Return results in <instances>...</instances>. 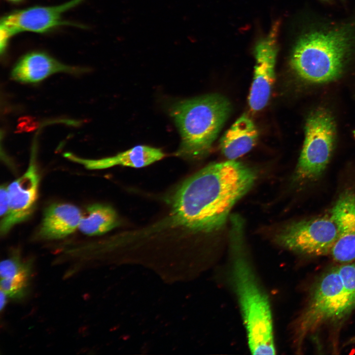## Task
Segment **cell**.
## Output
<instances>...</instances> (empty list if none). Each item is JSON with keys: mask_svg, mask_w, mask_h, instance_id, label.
<instances>
[{"mask_svg": "<svg viewBox=\"0 0 355 355\" xmlns=\"http://www.w3.org/2000/svg\"><path fill=\"white\" fill-rule=\"evenodd\" d=\"M256 174L235 160L213 163L184 180L171 199L173 227L211 233L225 223L236 203L252 187Z\"/></svg>", "mask_w": 355, "mask_h": 355, "instance_id": "obj_1", "label": "cell"}, {"mask_svg": "<svg viewBox=\"0 0 355 355\" xmlns=\"http://www.w3.org/2000/svg\"><path fill=\"white\" fill-rule=\"evenodd\" d=\"M230 222V281L241 308L248 347L253 355H274L270 303L246 253L244 222L239 216L232 217Z\"/></svg>", "mask_w": 355, "mask_h": 355, "instance_id": "obj_2", "label": "cell"}, {"mask_svg": "<svg viewBox=\"0 0 355 355\" xmlns=\"http://www.w3.org/2000/svg\"><path fill=\"white\" fill-rule=\"evenodd\" d=\"M355 47V22L311 30L296 41L290 64L297 75L306 82H329L341 74Z\"/></svg>", "mask_w": 355, "mask_h": 355, "instance_id": "obj_3", "label": "cell"}, {"mask_svg": "<svg viewBox=\"0 0 355 355\" xmlns=\"http://www.w3.org/2000/svg\"><path fill=\"white\" fill-rule=\"evenodd\" d=\"M232 110L229 100L218 94L183 100L171 109L181 142L175 155L197 159L210 150Z\"/></svg>", "mask_w": 355, "mask_h": 355, "instance_id": "obj_4", "label": "cell"}, {"mask_svg": "<svg viewBox=\"0 0 355 355\" xmlns=\"http://www.w3.org/2000/svg\"><path fill=\"white\" fill-rule=\"evenodd\" d=\"M355 309V292L343 282L338 265L328 269L313 284L307 306L297 320V347L321 325L343 320Z\"/></svg>", "mask_w": 355, "mask_h": 355, "instance_id": "obj_5", "label": "cell"}, {"mask_svg": "<svg viewBox=\"0 0 355 355\" xmlns=\"http://www.w3.org/2000/svg\"><path fill=\"white\" fill-rule=\"evenodd\" d=\"M335 123L330 112L323 108L312 111L305 127V140L296 168L298 180H312L325 170L333 150Z\"/></svg>", "mask_w": 355, "mask_h": 355, "instance_id": "obj_6", "label": "cell"}, {"mask_svg": "<svg viewBox=\"0 0 355 355\" xmlns=\"http://www.w3.org/2000/svg\"><path fill=\"white\" fill-rule=\"evenodd\" d=\"M337 236L330 215L292 223L279 232L276 240L291 251L317 256L329 254Z\"/></svg>", "mask_w": 355, "mask_h": 355, "instance_id": "obj_7", "label": "cell"}, {"mask_svg": "<svg viewBox=\"0 0 355 355\" xmlns=\"http://www.w3.org/2000/svg\"><path fill=\"white\" fill-rule=\"evenodd\" d=\"M277 29L276 25L255 47V64L248 97L249 106L253 111H260L267 105L275 82Z\"/></svg>", "mask_w": 355, "mask_h": 355, "instance_id": "obj_8", "label": "cell"}, {"mask_svg": "<svg viewBox=\"0 0 355 355\" xmlns=\"http://www.w3.org/2000/svg\"><path fill=\"white\" fill-rule=\"evenodd\" d=\"M35 151L33 148L30 162L25 172L7 185L10 210L7 217L0 221L1 235L7 233L16 224L26 220L34 210L39 182Z\"/></svg>", "mask_w": 355, "mask_h": 355, "instance_id": "obj_9", "label": "cell"}, {"mask_svg": "<svg viewBox=\"0 0 355 355\" xmlns=\"http://www.w3.org/2000/svg\"><path fill=\"white\" fill-rule=\"evenodd\" d=\"M83 0H71L54 6H34L13 11L4 16L0 25L12 36L22 32L44 33L61 25H71L62 20L67 11L76 6Z\"/></svg>", "mask_w": 355, "mask_h": 355, "instance_id": "obj_10", "label": "cell"}, {"mask_svg": "<svg viewBox=\"0 0 355 355\" xmlns=\"http://www.w3.org/2000/svg\"><path fill=\"white\" fill-rule=\"evenodd\" d=\"M331 216L337 226L338 236L329 255L344 264L355 260V194L346 191L332 208Z\"/></svg>", "mask_w": 355, "mask_h": 355, "instance_id": "obj_11", "label": "cell"}, {"mask_svg": "<svg viewBox=\"0 0 355 355\" xmlns=\"http://www.w3.org/2000/svg\"><path fill=\"white\" fill-rule=\"evenodd\" d=\"M86 69L68 66L45 53L32 52L22 57L13 67L11 78L24 83H36L57 72L79 74Z\"/></svg>", "mask_w": 355, "mask_h": 355, "instance_id": "obj_12", "label": "cell"}, {"mask_svg": "<svg viewBox=\"0 0 355 355\" xmlns=\"http://www.w3.org/2000/svg\"><path fill=\"white\" fill-rule=\"evenodd\" d=\"M165 156L160 149L143 145H136L115 156L99 159H82L69 153L65 154L66 158L91 170L104 169L115 166L142 168L162 159Z\"/></svg>", "mask_w": 355, "mask_h": 355, "instance_id": "obj_13", "label": "cell"}, {"mask_svg": "<svg viewBox=\"0 0 355 355\" xmlns=\"http://www.w3.org/2000/svg\"><path fill=\"white\" fill-rule=\"evenodd\" d=\"M82 214L75 206L66 203L54 204L44 213L39 234L43 239L63 238L78 229Z\"/></svg>", "mask_w": 355, "mask_h": 355, "instance_id": "obj_14", "label": "cell"}, {"mask_svg": "<svg viewBox=\"0 0 355 355\" xmlns=\"http://www.w3.org/2000/svg\"><path fill=\"white\" fill-rule=\"evenodd\" d=\"M32 270V260H25L18 251H13L0 263V289L8 297L14 299L23 298L29 291Z\"/></svg>", "mask_w": 355, "mask_h": 355, "instance_id": "obj_15", "label": "cell"}, {"mask_svg": "<svg viewBox=\"0 0 355 355\" xmlns=\"http://www.w3.org/2000/svg\"><path fill=\"white\" fill-rule=\"evenodd\" d=\"M258 138V132L254 122L244 114L224 133L220 140L219 147L226 158L235 160L249 152Z\"/></svg>", "mask_w": 355, "mask_h": 355, "instance_id": "obj_16", "label": "cell"}, {"mask_svg": "<svg viewBox=\"0 0 355 355\" xmlns=\"http://www.w3.org/2000/svg\"><path fill=\"white\" fill-rule=\"evenodd\" d=\"M119 224L118 215L111 206L94 204L88 206L82 215L78 229L88 236L100 235L115 228Z\"/></svg>", "mask_w": 355, "mask_h": 355, "instance_id": "obj_17", "label": "cell"}, {"mask_svg": "<svg viewBox=\"0 0 355 355\" xmlns=\"http://www.w3.org/2000/svg\"><path fill=\"white\" fill-rule=\"evenodd\" d=\"M10 210L7 186L1 185L0 188V221L8 215Z\"/></svg>", "mask_w": 355, "mask_h": 355, "instance_id": "obj_18", "label": "cell"}, {"mask_svg": "<svg viewBox=\"0 0 355 355\" xmlns=\"http://www.w3.org/2000/svg\"><path fill=\"white\" fill-rule=\"evenodd\" d=\"M11 34L5 28L0 26V49L2 54L4 52L8 43V41L12 36Z\"/></svg>", "mask_w": 355, "mask_h": 355, "instance_id": "obj_19", "label": "cell"}, {"mask_svg": "<svg viewBox=\"0 0 355 355\" xmlns=\"http://www.w3.org/2000/svg\"><path fill=\"white\" fill-rule=\"evenodd\" d=\"M7 295L6 294V293L1 289H0V311H1L2 309L4 308L6 303V300H7Z\"/></svg>", "mask_w": 355, "mask_h": 355, "instance_id": "obj_20", "label": "cell"}, {"mask_svg": "<svg viewBox=\"0 0 355 355\" xmlns=\"http://www.w3.org/2000/svg\"><path fill=\"white\" fill-rule=\"evenodd\" d=\"M346 345H355V335L350 338L346 343Z\"/></svg>", "mask_w": 355, "mask_h": 355, "instance_id": "obj_21", "label": "cell"}, {"mask_svg": "<svg viewBox=\"0 0 355 355\" xmlns=\"http://www.w3.org/2000/svg\"><path fill=\"white\" fill-rule=\"evenodd\" d=\"M10 0L12 1H20V0Z\"/></svg>", "mask_w": 355, "mask_h": 355, "instance_id": "obj_22", "label": "cell"}, {"mask_svg": "<svg viewBox=\"0 0 355 355\" xmlns=\"http://www.w3.org/2000/svg\"><path fill=\"white\" fill-rule=\"evenodd\" d=\"M324 0V1H330V0Z\"/></svg>", "mask_w": 355, "mask_h": 355, "instance_id": "obj_23", "label": "cell"}, {"mask_svg": "<svg viewBox=\"0 0 355 355\" xmlns=\"http://www.w3.org/2000/svg\"><path fill=\"white\" fill-rule=\"evenodd\" d=\"M354 135H355V131H354Z\"/></svg>", "mask_w": 355, "mask_h": 355, "instance_id": "obj_24", "label": "cell"}]
</instances>
